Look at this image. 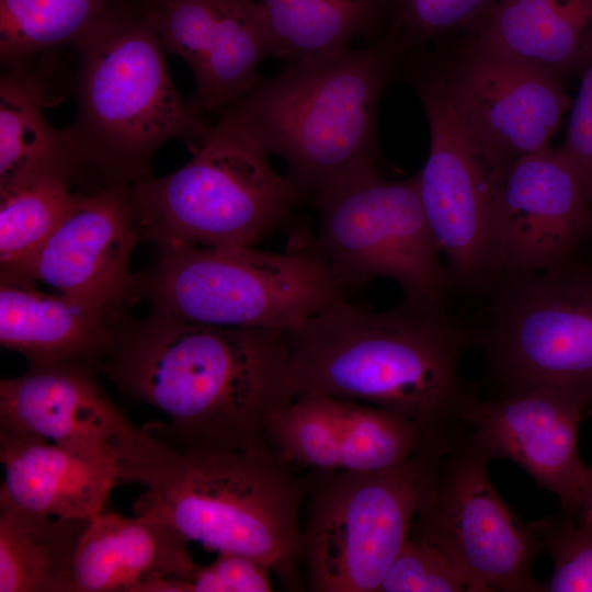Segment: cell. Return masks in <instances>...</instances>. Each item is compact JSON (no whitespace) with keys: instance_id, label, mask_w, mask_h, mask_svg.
<instances>
[{"instance_id":"obj_1","label":"cell","mask_w":592,"mask_h":592,"mask_svg":"<svg viewBox=\"0 0 592 592\" xmlns=\"http://www.w3.org/2000/svg\"><path fill=\"white\" fill-rule=\"evenodd\" d=\"M286 331L187 321L158 310L118 325L99 367L125 395L163 412L183 447L269 448L266 421L282 402Z\"/></svg>"},{"instance_id":"obj_2","label":"cell","mask_w":592,"mask_h":592,"mask_svg":"<svg viewBox=\"0 0 592 592\" xmlns=\"http://www.w3.org/2000/svg\"><path fill=\"white\" fill-rule=\"evenodd\" d=\"M285 331L289 358L282 402L346 398L403 414L430 439L463 434V411L475 395L459 361L474 334L445 307L403 299L372 312L341 299Z\"/></svg>"},{"instance_id":"obj_3","label":"cell","mask_w":592,"mask_h":592,"mask_svg":"<svg viewBox=\"0 0 592 592\" xmlns=\"http://www.w3.org/2000/svg\"><path fill=\"white\" fill-rule=\"evenodd\" d=\"M112 445L119 479L145 489L137 513L218 554L253 558L298 590L304 479L270 448L175 447L128 419Z\"/></svg>"},{"instance_id":"obj_4","label":"cell","mask_w":592,"mask_h":592,"mask_svg":"<svg viewBox=\"0 0 592 592\" xmlns=\"http://www.w3.org/2000/svg\"><path fill=\"white\" fill-rule=\"evenodd\" d=\"M411 50L386 29L365 47L287 64L228 106L270 155L281 157L304 203L355 169L376 163L377 114L407 73Z\"/></svg>"},{"instance_id":"obj_5","label":"cell","mask_w":592,"mask_h":592,"mask_svg":"<svg viewBox=\"0 0 592 592\" xmlns=\"http://www.w3.org/2000/svg\"><path fill=\"white\" fill-rule=\"evenodd\" d=\"M153 3L77 50V113L62 130L80 182L92 178L104 189L150 178V160L163 144L183 139L196 151L210 129L169 75Z\"/></svg>"},{"instance_id":"obj_6","label":"cell","mask_w":592,"mask_h":592,"mask_svg":"<svg viewBox=\"0 0 592 592\" xmlns=\"http://www.w3.org/2000/svg\"><path fill=\"white\" fill-rule=\"evenodd\" d=\"M130 194L141 239L160 248L252 247L304 203L228 107L186 164Z\"/></svg>"},{"instance_id":"obj_7","label":"cell","mask_w":592,"mask_h":592,"mask_svg":"<svg viewBox=\"0 0 592 592\" xmlns=\"http://www.w3.org/2000/svg\"><path fill=\"white\" fill-rule=\"evenodd\" d=\"M455 442L428 441L384 471L311 469L303 478L300 559L314 592H378Z\"/></svg>"},{"instance_id":"obj_8","label":"cell","mask_w":592,"mask_h":592,"mask_svg":"<svg viewBox=\"0 0 592 592\" xmlns=\"http://www.w3.org/2000/svg\"><path fill=\"white\" fill-rule=\"evenodd\" d=\"M139 286L153 310L187 321L282 330L345 294L314 240L285 253L251 247L160 248L153 270L138 278Z\"/></svg>"},{"instance_id":"obj_9","label":"cell","mask_w":592,"mask_h":592,"mask_svg":"<svg viewBox=\"0 0 592 592\" xmlns=\"http://www.w3.org/2000/svg\"><path fill=\"white\" fill-rule=\"evenodd\" d=\"M314 243L346 293L382 277L396 282L403 299L445 307L453 278L426 220L417 173L385 179L365 164L330 186L314 205Z\"/></svg>"},{"instance_id":"obj_10","label":"cell","mask_w":592,"mask_h":592,"mask_svg":"<svg viewBox=\"0 0 592 592\" xmlns=\"http://www.w3.org/2000/svg\"><path fill=\"white\" fill-rule=\"evenodd\" d=\"M483 343L508 391L561 386L592 403V266L573 259L548 270L501 274L491 285Z\"/></svg>"},{"instance_id":"obj_11","label":"cell","mask_w":592,"mask_h":592,"mask_svg":"<svg viewBox=\"0 0 592 592\" xmlns=\"http://www.w3.org/2000/svg\"><path fill=\"white\" fill-rule=\"evenodd\" d=\"M488 463L462 434L443 457L409 538L444 553L475 592H542L531 573L539 538L498 494Z\"/></svg>"},{"instance_id":"obj_12","label":"cell","mask_w":592,"mask_h":592,"mask_svg":"<svg viewBox=\"0 0 592 592\" xmlns=\"http://www.w3.org/2000/svg\"><path fill=\"white\" fill-rule=\"evenodd\" d=\"M430 130L428 159L417 173L422 207L453 283L493 281L490 207L494 169L466 136L433 55L415 50L407 70Z\"/></svg>"},{"instance_id":"obj_13","label":"cell","mask_w":592,"mask_h":592,"mask_svg":"<svg viewBox=\"0 0 592 592\" xmlns=\"http://www.w3.org/2000/svg\"><path fill=\"white\" fill-rule=\"evenodd\" d=\"M433 57L466 136L490 167L553 149L571 104L566 80L467 36Z\"/></svg>"},{"instance_id":"obj_14","label":"cell","mask_w":592,"mask_h":592,"mask_svg":"<svg viewBox=\"0 0 592 592\" xmlns=\"http://www.w3.org/2000/svg\"><path fill=\"white\" fill-rule=\"evenodd\" d=\"M589 237L592 207L557 150L494 169L490 207L493 280L558 266L573 259Z\"/></svg>"},{"instance_id":"obj_15","label":"cell","mask_w":592,"mask_h":592,"mask_svg":"<svg viewBox=\"0 0 592 592\" xmlns=\"http://www.w3.org/2000/svg\"><path fill=\"white\" fill-rule=\"evenodd\" d=\"M589 403L584 392L561 386L512 390L497 399L473 396L463 411V434L489 462L505 457L517 463L537 487L555 493L563 513L573 519L592 470L578 446Z\"/></svg>"},{"instance_id":"obj_16","label":"cell","mask_w":592,"mask_h":592,"mask_svg":"<svg viewBox=\"0 0 592 592\" xmlns=\"http://www.w3.org/2000/svg\"><path fill=\"white\" fill-rule=\"evenodd\" d=\"M140 238L130 184L80 194L42 247L1 274V283L43 282L61 294L115 310L138 287L129 260Z\"/></svg>"},{"instance_id":"obj_17","label":"cell","mask_w":592,"mask_h":592,"mask_svg":"<svg viewBox=\"0 0 592 592\" xmlns=\"http://www.w3.org/2000/svg\"><path fill=\"white\" fill-rule=\"evenodd\" d=\"M153 15L167 53L191 68L192 107L219 115L258 86V67L274 57L266 16L257 0H156Z\"/></svg>"},{"instance_id":"obj_18","label":"cell","mask_w":592,"mask_h":592,"mask_svg":"<svg viewBox=\"0 0 592 592\" xmlns=\"http://www.w3.org/2000/svg\"><path fill=\"white\" fill-rule=\"evenodd\" d=\"M4 480L0 498L55 517L90 521L104 512L119 479L115 448L71 447L16 430H0Z\"/></svg>"},{"instance_id":"obj_19","label":"cell","mask_w":592,"mask_h":592,"mask_svg":"<svg viewBox=\"0 0 592 592\" xmlns=\"http://www.w3.org/2000/svg\"><path fill=\"white\" fill-rule=\"evenodd\" d=\"M92 366L67 362L0 382V430L25 431L57 444L101 449L127 419L103 391Z\"/></svg>"},{"instance_id":"obj_20","label":"cell","mask_w":592,"mask_h":592,"mask_svg":"<svg viewBox=\"0 0 592 592\" xmlns=\"http://www.w3.org/2000/svg\"><path fill=\"white\" fill-rule=\"evenodd\" d=\"M190 543L156 516L102 512L80 538L72 592H148L162 579L189 580L198 568Z\"/></svg>"},{"instance_id":"obj_21","label":"cell","mask_w":592,"mask_h":592,"mask_svg":"<svg viewBox=\"0 0 592 592\" xmlns=\"http://www.w3.org/2000/svg\"><path fill=\"white\" fill-rule=\"evenodd\" d=\"M115 310L31 284L1 283L0 343L31 366L81 362L99 366L113 350Z\"/></svg>"},{"instance_id":"obj_22","label":"cell","mask_w":592,"mask_h":592,"mask_svg":"<svg viewBox=\"0 0 592 592\" xmlns=\"http://www.w3.org/2000/svg\"><path fill=\"white\" fill-rule=\"evenodd\" d=\"M465 36L563 80L592 60V0H497Z\"/></svg>"},{"instance_id":"obj_23","label":"cell","mask_w":592,"mask_h":592,"mask_svg":"<svg viewBox=\"0 0 592 592\" xmlns=\"http://www.w3.org/2000/svg\"><path fill=\"white\" fill-rule=\"evenodd\" d=\"M88 523L0 498V592H72L75 556Z\"/></svg>"},{"instance_id":"obj_24","label":"cell","mask_w":592,"mask_h":592,"mask_svg":"<svg viewBox=\"0 0 592 592\" xmlns=\"http://www.w3.org/2000/svg\"><path fill=\"white\" fill-rule=\"evenodd\" d=\"M30 64L5 68L0 79V185L47 173L80 182L64 130L44 115L43 81Z\"/></svg>"},{"instance_id":"obj_25","label":"cell","mask_w":592,"mask_h":592,"mask_svg":"<svg viewBox=\"0 0 592 592\" xmlns=\"http://www.w3.org/2000/svg\"><path fill=\"white\" fill-rule=\"evenodd\" d=\"M152 0H0V58L5 68L71 46L76 50L107 25Z\"/></svg>"},{"instance_id":"obj_26","label":"cell","mask_w":592,"mask_h":592,"mask_svg":"<svg viewBox=\"0 0 592 592\" xmlns=\"http://www.w3.org/2000/svg\"><path fill=\"white\" fill-rule=\"evenodd\" d=\"M270 27L274 57L287 64L369 41L387 29L390 0H257Z\"/></svg>"},{"instance_id":"obj_27","label":"cell","mask_w":592,"mask_h":592,"mask_svg":"<svg viewBox=\"0 0 592 592\" xmlns=\"http://www.w3.org/2000/svg\"><path fill=\"white\" fill-rule=\"evenodd\" d=\"M71 184L47 173L0 185L1 274L31 258L64 220L80 195Z\"/></svg>"},{"instance_id":"obj_28","label":"cell","mask_w":592,"mask_h":592,"mask_svg":"<svg viewBox=\"0 0 592 592\" xmlns=\"http://www.w3.org/2000/svg\"><path fill=\"white\" fill-rule=\"evenodd\" d=\"M344 399L300 396L276 405L266 421V444L293 470L340 468Z\"/></svg>"},{"instance_id":"obj_29","label":"cell","mask_w":592,"mask_h":592,"mask_svg":"<svg viewBox=\"0 0 592 592\" xmlns=\"http://www.w3.org/2000/svg\"><path fill=\"white\" fill-rule=\"evenodd\" d=\"M344 399L340 468L357 473L391 469L430 439L422 425L386 408Z\"/></svg>"},{"instance_id":"obj_30","label":"cell","mask_w":592,"mask_h":592,"mask_svg":"<svg viewBox=\"0 0 592 592\" xmlns=\"http://www.w3.org/2000/svg\"><path fill=\"white\" fill-rule=\"evenodd\" d=\"M497 0H390L387 29L411 49L465 31Z\"/></svg>"},{"instance_id":"obj_31","label":"cell","mask_w":592,"mask_h":592,"mask_svg":"<svg viewBox=\"0 0 592 592\" xmlns=\"http://www.w3.org/2000/svg\"><path fill=\"white\" fill-rule=\"evenodd\" d=\"M542 548L555 561L545 592H592V524L567 516H551L532 523Z\"/></svg>"},{"instance_id":"obj_32","label":"cell","mask_w":592,"mask_h":592,"mask_svg":"<svg viewBox=\"0 0 592 592\" xmlns=\"http://www.w3.org/2000/svg\"><path fill=\"white\" fill-rule=\"evenodd\" d=\"M378 592H475L467 578L435 546L408 539Z\"/></svg>"},{"instance_id":"obj_33","label":"cell","mask_w":592,"mask_h":592,"mask_svg":"<svg viewBox=\"0 0 592 592\" xmlns=\"http://www.w3.org/2000/svg\"><path fill=\"white\" fill-rule=\"evenodd\" d=\"M272 571L264 563L239 554L220 553L187 580L189 592H271Z\"/></svg>"},{"instance_id":"obj_34","label":"cell","mask_w":592,"mask_h":592,"mask_svg":"<svg viewBox=\"0 0 592 592\" xmlns=\"http://www.w3.org/2000/svg\"><path fill=\"white\" fill-rule=\"evenodd\" d=\"M557 152L578 178L592 207V60L581 75L566 139Z\"/></svg>"},{"instance_id":"obj_35","label":"cell","mask_w":592,"mask_h":592,"mask_svg":"<svg viewBox=\"0 0 592 592\" xmlns=\"http://www.w3.org/2000/svg\"><path fill=\"white\" fill-rule=\"evenodd\" d=\"M572 520L580 524H592V470L581 506Z\"/></svg>"},{"instance_id":"obj_36","label":"cell","mask_w":592,"mask_h":592,"mask_svg":"<svg viewBox=\"0 0 592 592\" xmlns=\"http://www.w3.org/2000/svg\"><path fill=\"white\" fill-rule=\"evenodd\" d=\"M590 412L592 413V408L590 409Z\"/></svg>"},{"instance_id":"obj_37","label":"cell","mask_w":592,"mask_h":592,"mask_svg":"<svg viewBox=\"0 0 592 592\" xmlns=\"http://www.w3.org/2000/svg\"><path fill=\"white\" fill-rule=\"evenodd\" d=\"M152 1H156V0H152Z\"/></svg>"}]
</instances>
